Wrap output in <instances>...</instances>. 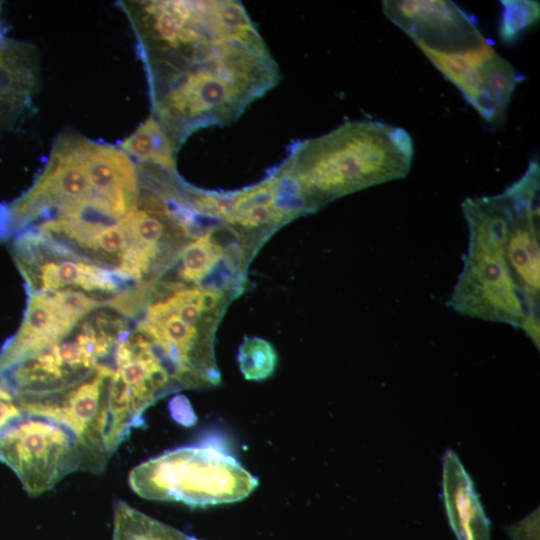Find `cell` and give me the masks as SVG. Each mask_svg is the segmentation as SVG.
<instances>
[{"label":"cell","mask_w":540,"mask_h":540,"mask_svg":"<svg viewBox=\"0 0 540 540\" xmlns=\"http://www.w3.org/2000/svg\"><path fill=\"white\" fill-rule=\"evenodd\" d=\"M279 79L264 41L205 42L148 82L152 116L178 150L195 130L236 120Z\"/></svg>","instance_id":"cell-1"},{"label":"cell","mask_w":540,"mask_h":540,"mask_svg":"<svg viewBox=\"0 0 540 540\" xmlns=\"http://www.w3.org/2000/svg\"><path fill=\"white\" fill-rule=\"evenodd\" d=\"M148 285L138 282L132 287L118 292L114 297L105 302V306L119 311L126 317L137 316L144 308L148 300Z\"/></svg>","instance_id":"cell-21"},{"label":"cell","mask_w":540,"mask_h":540,"mask_svg":"<svg viewBox=\"0 0 540 540\" xmlns=\"http://www.w3.org/2000/svg\"><path fill=\"white\" fill-rule=\"evenodd\" d=\"M0 461L15 472L32 496L51 489L71 472H102L72 429L52 417L25 410L0 431Z\"/></svg>","instance_id":"cell-6"},{"label":"cell","mask_w":540,"mask_h":540,"mask_svg":"<svg viewBox=\"0 0 540 540\" xmlns=\"http://www.w3.org/2000/svg\"><path fill=\"white\" fill-rule=\"evenodd\" d=\"M84 137L63 134L34 185L9 205L0 206V240L40 219L49 221L64 208L91 196L84 158Z\"/></svg>","instance_id":"cell-7"},{"label":"cell","mask_w":540,"mask_h":540,"mask_svg":"<svg viewBox=\"0 0 540 540\" xmlns=\"http://www.w3.org/2000/svg\"><path fill=\"white\" fill-rule=\"evenodd\" d=\"M430 62L453 83L471 106L491 124L502 122L489 99L482 82L481 69L485 59L494 51L486 40L478 47L454 53L420 48Z\"/></svg>","instance_id":"cell-12"},{"label":"cell","mask_w":540,"mask_h":540,"mask_svg":"<svg viewBox=\"0 0 540 540\" xmlns=\"http://www.w3.org/2000/svg\"><path fill=\"white\" fill-rule=\"evenodd\" d=\"M278 355L273 345L257 336L245 337L238 351V365L244 378L261 381L276 369Z\"/></svg>","instance_id":"cell-18"},{"label":"cell","mask_w":540,"mask_h":540,"mask_svg":"<svg viewBox=\"0 0 540 540\" xmlns=\"http://www.w3.org/2000/svg\"><path fill=\"white\" fill-rule=\"evenodd\" d=\"M413 156L412 138L403 128L358 120L294 143L281 166L298 184L309 213L346 194L404 178Z\"/></svg>","instance_id":"cell-2"},{"label":"cell","mask_w":540,"mask_h":540,"mask_svg":"<svg viewBox=\"0 0 540 540\" xmlns=\"http://www.w3.org/2000/svg\"><path fill=\"white\" fill-rule=\"evenodd\" d=\"M442 498L457 540H490V522L474 482L450 448L442 456Z\"/></svg>","instance_id":"cell-10"},{"label":"cell","mask_w":540,"mask_h":540,"mask_svg":"<svg viewBox=\"0 0 540 540\" xmlns=\"http://www.w3.org/2000/svg\"><path fill=\"white\" fill-rule=\"evenodd\" d=\"M382 6L386 17L419 48L454 53L486 41L472 17L452 1L387 0Z\"/></svg>","instance_id":"cell-8"},{"label":"cell","mask_w":540,"mask_h":540,"mask_svg":"<svg viewBox=\"0 0 540 540\" xmlns=\"http://www.w3.org/2000/svg\"><path fill=\"white\" fill-rule=\"evenodd\" d=\"M23 407L14 392L0 376V431L13 418L23 412Z\"/></svg>","instance_id":"cell-22"},{"label":"cell","mask_w":540,"mask_h":540,"mask_svg":"<svg viewBox=\"0 0 540 540\" xmlns=\"http://www.w3.org/2000/svg\"><path fill=\"white\" fill-rule=\"evenodd\" d=\"M43 294L55 316L69 329H73L77 322L95 308L105 306V301L93 299L73 290Z\"/></svg>","instance_id":"cell-20"},{"label":"cell","mask_w":540,"mask_h":540,"mask_svg":"<svg viewBox=\"0 0 540 540\" xmlns=\"http://www.w3.org/2000/svg\"><path fill=\"white\" fill-rule=\"evenodd\" d=\"M507 532L512 540H539L538 509L509 526Z\"/></svg>","instance_id":"cell-23"},{"label":"cell","mask_w":540,"mask_h":540,"mask_svg":"<svg viewBox=\"0 0 540 540\" xmlns=\"http://www.w3.org/2000/svg\"><path fill=\"white\" fill-rule=\"evenodd\" d=\"M119 148L140 164L175 170L176 148L151 115L119 145Z\"/></svg>","instance_id":"cell-14"},{"label":"cell","mask_w":540,"mask_h":540,"mask_svg":"<svg viewBox=\"0 0 540 540\" xmlns=\"http://www.w3.org/2000/svg\"><path fill=\"white\" fill-rule=\"evenodd\" d=\"M501 4L499 36L504 44L511 45L538 21L540 6L539 2L528 0H505Z\"/></svg>","instance_id":"cell-19"},{"label":"cell","mask_w":540,"mask_h":540,"mask_svg":"<svg viewBox=\"0 0 540 540\" xmlns=\"http://www.w3.org/2000/svg\"><path fill=\"white\" fill-rule=\"evenodd\" d=\"M29 294L21 327L0 349V372L24 358L49 349L72 330L55 316L43 293Z\"/></svg>","instance_id":"cell-13"},{"label":"cell","mask_w":540,"mask_h":540,"mask_svg":"<svg viewBox=\"0 0 540 540\" xmlns=\"http://www.w3.org/2000/svg\"><path fill=\"white\" fill-rule=\"evenodd\" d=\"M84 158L92 197L122 218L138 195V173L133 159L119 147L85 138Z\"/></svg>","instance_id":"cell-9"},{"label":"cell","mask_w":540,"mask_h":540,"mask_svg":"<svg viewBox=\"0 0 540 540\" xmlns=\"http://www.w3.org/2000/svg\"><path fill=\"white\" fill-rule=\"evenodd\" d=\"M112 540H200L164 524L124 501L114 504Z\"/></svg>","instance_id":"cell-15"},{"label":"cell","mask_w":540,"mask_h":540,"mask_svg":"<svg viewBox=\"0 0 540 540\" xmlns=\"http://www.w3.org/2000/svg\"><path fill=\"white\" fill-rule=\"evenodd\" d=\"M123 8L145 67L206 41H264L238 1H133L124 2Z\"/></svg>","instance_id":"cell-4"},{"label":"cell","mask_w":540,"mask_h":540,"mask_svg":"<svg viewBox=\"0 0 540 540\" xmlns=\"http://www.w3.org/2000/svg\"><path fill=\"white\" fill-rule=\"evenodd\" d=\"M40 83L36 49L3 39L0 53V128L11 126L27 108Z\"/></svg>","instance_id":"cell-11"},{"label":"cell","mask_w":540,"mask_h":540,"mask_svg":"<svg viewBox=\"0 0 540 540\" xmlns=\"http://www.w3.org/2000/svg\"><path fill=\"white\" fill-rule=\"evenodd\" d=\"M481 77L484 89L503 121L514 89L523 77L495 50L485 59Z\"/></svg>","instance_id":"cell-17"},{"label":"cell","mask_w":540,"mask_h":540,"mask_svg":"<svg viewBox=\"0 0 540 540\" xmlns=\"http://www.w3.org/2000/svg\"><path fill=\"white\" fill-rule=\"evenodd\" d=\"M220 227L208 231L182 247L179 252L180 268L178 274L180 279L198 284L223 257L224 249L218 239Z\"/></svg>","instance_id":"cell-16"},{"label":"cell","mask_w":540,"mask_h":540,"mask_svg":"<svg viewBox=\"0 0 540 540\" xmlns=\"http://www.w3.org/2000/svg\"><path fill=\"white\" fill-rule=\"evenodd\" d=\"M128 481L142 498L192 507L241 501L258 486L257 478L232 456L206 446L180 447L151 458L135 466Z\"/></svg>","instance_id":"cell-5"},{"label":"cell","mask_w":540,"mask_h":540,"mask_svg":"<svg viewBox=\"0 0 540 540\" xmlns=\"http://www.w3.org/2000/svg\"><path fill=\"white\" fill-rule=\"evenodd\" d=\"M469 231L463 268L447 304L463 316L523 330L539 348V316L529 308L512 273L507 238L513 201L507 190L462 203Z\"/></svg>","instance_id":"cell-3"}]
</instances>
